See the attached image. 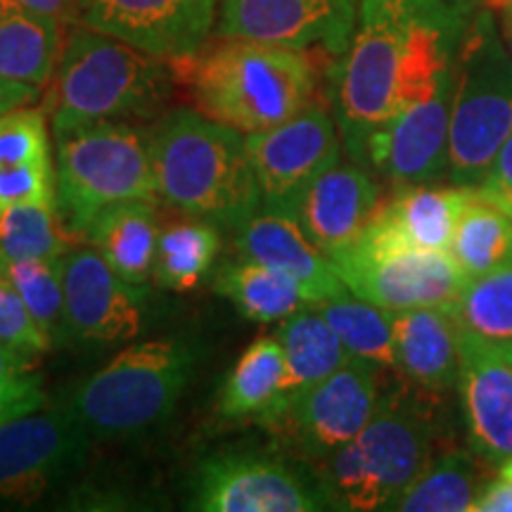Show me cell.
I'll list each match as a JSON object with an SVG mask.
<instances>
[{"instance_id": "obj_1", "label": "cell", "mask_w": 512, "mask_h": 512, "mask_svg": "<svg viewBox=\"0 0 512 512\" xmlns=\"http://www.w3.org/2000/svg\"><path fill=\"white\" fill-rule=\"evenodd\" d=\"M470 0H361L349 48L330 72L344 150L366 166L370 138L456 69Z\"/></svg>"}, {"instance_id": "obj_2", "label": "cell", "mask_w": 512, "mask_h": 512, "mask_svg": "<svg viewBox=\"0 0 512 512\" xmlns=\"http://www.w3.org/2000/svg\"><path fill=\"white\" fill-rule=\"evenodd\" d=\"M159 197L192 219L238 228L261 209L245 136L200 110L169 112L150 136Z\"/></svg>"}, {"instance_id": "obj_3", "label": "cell", "mask_w": 512, "mask_h": 512, "mask_svg": "<svg viewBox=\"0 0 512 512\" xmlns=\"http://www.w3.org/2000/svg\"><path fill=\"white\" fill-rule=\"evenodd\" d=\"M195 110L242 136L268 131L313 102L316 69L309 50L223 38L219 46L185 57Z\"/></svg>"}, {"instance_id": "obj_4", "label": "cell", "mask_w": 512, "mask_h": 512, "mask_svg": "<svg viewBox=\"0 0 512 512\" xmlns=\"http://www.w3.org/2000/svg\"><path fill=\"white\" fill-rule=\"evenodd\" d=\"M171 88L169 60L81 24L64 41L43 107L53 136H60L98 121L150 117L169 100Z\"/></svg>"}, {"instance_id": "obj_5", "label": "cell", "mask_w": 512, "mask_h": 512, "mask_svg": "<svg viewBox=\"0 0 512 512\" xmlns=\"http://www.w3.org/2000/svg\"><path fill=\"white\" fill-rule=\"evenodd\" d=\"M432 399L384 394L382 406L354 441L316 463V484L328 508L387 510L437 456L439 425Z\"/></svg>"}, {"instance_id": "obj_6", "label": "cell", "mask_w": 512, "mask_h": 512, "mask_svg": "<svg viewBox=\"0 0 512 512\" xmlns=\"http://www.w3.org/2000/svg\"><path fill=\"white\" fill-rule=\"evenodd\" d=\"M195 366L197 349L188 342L147 339L76 384L64 406L93 439L136 437L176 411Z\"/></svg>"}, {"instance_id": "obj_7", "label": "cell", "mask_w": 512, "mask_h": 512, "mask_svg": "<svg viewBox=\"0 0 512 512\" xmlns=\"http://www.w3.org/2000/svg\"><path fill=\"white\" fill-rule=\"evenodd\" d=\"M512 133V53L491 8H477L456 57L446 181L477 188Z\"/></svg>"}, {"instance_id": "obj_8", "label": "cell", "mask_w": 512, "mask_h": 512, "mask_svg": "<svg viewBox=\"0 0 512 512\" xmlns=\"http://www.w3.org/2000/svg\"><path fill=\"white\" fill-rule=\"evenodd\" d=\"M57 209L83 238L102 209L159 200L150 138L128 121H98L55 136Z\"/></svg>"}, {"instance_id": "obj_9", "label": "cell", "mask_w": 512, "mask_h": 512, "mask_svg": "<svg viewBox=\"0 0 512 512\" xmlns=\"http://www.w3.org/2000/svg\"><path fill=\"white\" fill-rule=\"evenodd\" d=\"M91 432L67 406L0 425V510H31L86 465Z\"/></svg>"}, {"instance_id": "obj_10", "label": "cell", "mask_w": 512, "mask_h": 512, "mask_svg": "<svg viewBox=\"0 0 512 512\" xmlns=\"http://www.w3.org/2000/svg\"><path fill=\"white\" fill-rule=\"evenodd\" d=\"M380 366L351 356L342 368L285 403L266 427L280 430L311 463L354 441L382 406Z\"/></svg>"}, {"instance_id": "obj_11", "label": "cell", "mask_w": 512, "mask_h": 512, "mask_svg": "<svg viewBox=\"0 0 512 512\" xmlns=\"http://www.w3.org/2000/svg\"><path fill=\"white\" fill-rule=\"evenodd\" d=\"M332 261L351 294L384 311L451 306L467 283L451 252L434 249H380L356 242Z\"/></svg>"}, {"instance_id": "obj_12", "label": "cell", "mask_w": 512, "mask_h": 512, "mask_svg": "<svg viewBox=\"0 0 512 512\" xmlns=\"http://www.w3.org/2000/svg\"><path fill=\"white\" fill-rule=\"evenodd\" d=\"M245 147L261 192V209L292 216L302 192L339 162L337 121L318 102L268 131L247 133Z\"/></svg>"}, {"instance_id": "obj_13", "label": "cell", "mask_w": 512, "mask_h": 512, "mask_svg": "<svg viewBox=\"0 0 512 512\" xmlns=\"http://www.w3.org/2000/svg\"><path fill=\"white\" fill-rule=\"evenodd\" d=\"M190 508L202 512L328 510L318 484L268 453L204 458L190 479Z\"/></svg>"}, {"instance_id": "obj_14", "label": "cell", "mask_w": 512, "mask_h": 512, "mask_svg": "<svg viewBox=\"0 0 512 512\" xmlns=\"http://www.w3.org/2000/svg\"><path fill=\"white\" fill-rule=\"evenodd\" d=\"M358 22L356 0H221V38L342 55Z\"/></svg>"}, {"instance_id": "obj_15", "label": "cell", "mask_w": 512, "mask_h": 512, "mask_svg": "<svg viewBox=\"0 0 512 512\" xmlns=\"http://www.w3.org/2000/svg\"><path fill=\"white\" fill-rule=\"evenodd\" d=\"M219 0H86L81 24L147 55L178 62L204 48Z\"/></svg>"}, {"instance_id": "obj_16", "label": "cell", "mask_w": 512, "mask_h": 512, "mask_svg": "<svg viewBox=\"0 0 512 512\" xmlns=\"http://www.w3.org/2000/svg\"><path fill=\"white\" fill-rule=\"evenodd\" d=\"M456 69L434 91L389 121L370 138L366 169H375L396 188L446 178L448 124Z\"/></svg>"}, {"instance_id": "obj_17", "label": "cell", "mask_w": 512, "mask_h": 512, "mask_svg": "<svg viewBox=\"0 0 512 512\" xmlns=\"http://www.w3.org/2000/svg\"><path fill=\"white\" fill-rule=\"evenodd\" d=\"M67 335L86 344L131 342L143 330L138 285L128 283L93 247L64 256Z\"/></svg>"}, {"instance_id": "obj_18", "label": "cell", "mask_w": 512, "mask_h": 512, "mask_svg": "<svg viewBox=\"0 0 512 512\" xmlns=\"http://www.w3.org/2000/svg\"><path fill=\"white\" fill-rule=\"evenodd\" d=\"M467 444L489 465L512 458V368L494 342L460 330L458 384Z\"/></svg>"}, {"instance_id": "obj_19", "label": "cell", "mask_w": 512, "mask_h": 512, "mask_svg": "<svg viewBox=\"0 0 512 512\" xmlns=\"http://www.w3.org/2000/svg\"><path fill=\"white\" fill-rule=\"evenodd\" d=\"M382 204V190L366 166L337 162L302 192L292 219L320 252L335 259L366 233Z\"/></svg>"}, {"instance_id": "obj_20", "label": "cell", "mask_w": 512, "mask_h": 512, "mask_svg": "<svg viewBox=\"0 0 512 512\" xmlns=\"http://www.w3.org/2000/svg\"><path fill=\"white\" fill-rule=\"evenodd\" d=\"M475 188L463 185H406L382 200L366 233L356 242L380 249H434L451 252L453 235ZM354 242V245H356Z\"/></svg>"}, {"instance_id": "obj_21", "label": "cell", "mask_w": 512, "mask_h": 512, "mask_svg": "<svg viewBox=\"0 0 512 512\" xmlns=\"http://www.w3.org/2000/svg\"><path fill=\"white\" fill-rule=\"evenodd\" d=\"M235 249L245 259L259 261L297 280L309 304L330 302L349 292L335 261L306 238L292 216L280 211L259 209L252 219L235 228Z\"/></svg>"}, {"instance_id": "obj_22", "label": "cell", "mask_w": 512, "mask_h": 512, "mask_svg": "<svg viewBox=\"0 0 512 512\" xmlns=\"http://www.w3.org/2000/svg\"><path fill=\"white\" fill-rule=\"evenodd\" d=\"M396 370L422 394L441 396L458 384L460 328L448 306L389 311Z\"/></svg>"}, {"instance_id": "obj_23", "label": "cell", "mask_w": 512, "mask_h": 512, "mask_svg": "<svg viewBox=\"0 0 512 512\" xmlns=\"http://www.w3.org/2000/svg\"><path fill=\"white\" fill-rule=\"evenodd\" d=\"M83 240L133 285H143L155 268L159 221L155 202L128 200L102 209L83 230Z\"/></svg>"}, {"instance_id": "obj_24", "label": "cell", "mask_w": 512, "mask_h": 512, "mask_svg": "<svg viewBox=\"0 0 512 512\" xmlns=\"http://www.w3.org/2000/svg\"><path fill=\"white\" fill-rule=\"evenodd\" d=\"M491 465L470 446L437 453L387 510L399 512H472L491 482Z\"/></svg>"}, {"instance_id": "obj_25", "label": "cell", "mask_w": 512, "mask_h": 512, "mask_svg": "<svg viewBox=\"0 0 512 512\" xmlns=\"http://www.w3.org/2000/svg\"><path fill=\"white\" fill-rule=\"evenodd\" d=\"M62 29L55 19L0 0V76L46 88L64 48Z\"/></svg>"}, {"instance_id": "obj_26", "label": "cell", "mask_w": 512, "mask_h": 512, "mask_svg": "<svg viewBox=\"0 0 512 512\" xmlns=\"http://www.w3.org/2000/svg\"><path fill=\"white\" fill-rule=\"evenodd\" d=\"M275 337L283 344L287 375L283 399H280L271 418L266 420V425L283 411L287 401L309 389L311 384L325 380L351 358L347 347L339 342L335 330L330 328L328 320L320 316V311L313 304L285 318Z\"/></svg>"}, {"instance_id": "obj_27", "label": "cell", "mask_w": 512, "mask_h": 512, "mask_svg": "<svg viewBox=\"0 0 512 512\" xmlns=\"http://www.w3.org/2000/svg\"><path fill=\"white\" fill-rule=\"evenodd\" d=\"M285 351L278 337H259L242 351L219 392V413L228 420L271 418L283 399Z\"/></svg>"}, {"instance_id": "obj_28", "label": "cell", "mask_w": 512, "mask_h": 512, "mask_svg": "<svg viewBox=\"0 0 512 512\" xmlns=\"http://www.w3.org/2000/svg\"><path fill=\"white\" fill-rule=\"evenodd\" d=\"M214 290L254 323H283L311 306L297 280L245 256L216 271Z\"/></svg>"}, {"instance_id": "obj_29", "label": "cell", "mask_w": 512, "mask_h": 512, "mask_svg": "<svg viewBox=\"0 0 512 512\" xmlns=\"http://www.w3.org/2000/svg\"><path fill=\"white\" fill-rule=\"evenodd\" d=\"M219 249L221 235L214 223L202 219L171 223L159 233L152 278L166 290H195L219 256Z\"/></svg>"}, {"instance_id": "obj_30", "label": "cell", "mask_w": 512, "mask_h": 512, "mask_svg": "<svg viewBox=\"0 0 512 512\" xmlns=\"http://www.w3.org/2000/svg\"><path fill=\"white\" fill-rule=\"evenodd\" d=\"M76 240L79 235L67 226L57 204H17L0 211V264L67 256Z\"/></svg>"}, {"instance_id": "obj_31", "label": "cell", "mask_w": 512, "mask_h": 512, "mask_svg": "<svg viewBox=\"0 0 512 512\" xmlns=\"http://www.w3.org/2000/svg\"><path fill=\"white\" fill-rule=\"evenodd\" d=\"M451 256L467 278H477L512 261V216L472 192L460 214Z\"/></svg>"}, {"instance_id": "obj_32", "label": "cell", "mask_w": 512, "mask_h": 512, "mask_svg": "<svg viewBox=\"0 0 512 512\" xmlns=\"http://www.w3.org/2000/svg\"><path fill=\"white\" fill-rule=\"evenodd\" d=\"M320 316L328 320L339 342L347 347L351 356L375 363L380 368L396 370L394 332L389 311L358 299L356 294H342L330 302L313 304Z\"/></svg>"}, {"instance_id": "obj_33", "label": "cell", "mask_w": 512, "mask_h": 512, "mask_svg": "<svg viewBox=\"0 0 512 512\" xmlns=\"http://www.w3.org/2000/svg\"><path fill=\"white\" fill-rule=\"evenodd\" d=\"M448 309L463 332L496 344L512 342V261L477 278H467Z\"/></svg>"}, {"instance_id": "obj_34", "label": "cell", "mask_w": 512, "mask_h": 512, "mask_svg": "<svg viewBox=\"0 0 512 512\" xmlns=\"http://www.w3.org/2000/svg\"><path fill=\"white\" fill-rule=\"evenodd\" d=\"M0 271L22 294L24 304L50 337L60 344L67 339V320H64V256L53 259H24L0 264Z\"/></svg>"}, {"instance_id": "obj_35", "label": "cell", "mask_w": 512, "mask_h": 512, "mask_svg": "<svg viewBox=\"0 0 512 512\" xmlns=\"http://www.w3.org/2000/svg\"><path fill=\"white\" fill-rule=\"evenodd\" d=\"M53 164L46 107L24 105L0 114V169Z\"/></svg>"}, {"instance_id": "obj_36", "label": "cell", "mask_w": 512, "mask_h": 512, "mask_svg": "<svg viewBox=\"0 0 512 512\" xmlns=\"http://www.w3.org/2000/svg\"><path fill=\"white\" fill-rule=\"evenodd\" d=\"M0 347L34 366L38 358L53 349L50 337L31 316L22 294L3 271H0Z\"/></svg>"}, {"instance_id": "obj_37", "label": "cell", "mask_w": 512, "mask_h": 512, "mask_svg": "<svg viewBox=\"0 0 512 512\" xmlns=\"http://www.w3.org/2000/svg\"><path fill=\"white\" fill-rule=\"evenodd\" d=\"M46 401L43 375L36 373L34 363L0 347V425L41 411Z\"/></svg>"}, {"instance_id": "obj_38", "label": "cell", "mask_w": 512, "mask_h": 512, "mask_svg": "<svg viewBox=\"0 0 512 512\" xmlns=\"http://www.w3.org/2000/svg\"><path fill=\"white\" fill-rule=\"evenodd\" d=\"M17 204H57L55 162L0 169V211Z\"/></svg>"}, {"instance_id": "obj_39", "label": "cell", "mask_w": 512, "mask_h": 512, "mask_svg": "<svg viewBox=\"0 0 512 512\" xmlns=\"http://www.w3.org/2000/svg\"><path fill=\"white\" fill-rule=\"evenodd\" d=\"M475 192L482 200L512 216V133L498 150L494 164L486 171L484 181L477 185Z\"/></svg>"}, {"instance_id": "obj_40", "label": "cell", "mask_w": 512, "mask_h": 512, "mask_svg": "<svg viewBox=\"0 0 512 512\" xmlns=\"http://www.w3.org/2000/svg\"><path fill=\"white\" fill-rule=\"evenodd\" d=\"M10 3L19 5V8L36 12V15L55 19L62 27L67 24L81 22L83 15V3L81 0H10Z\"/></svg>"}, {"instance_id": "obj_41", "label": "cell", "mask_w": 512, "mask_h": 512, "mask_svg": "<svg viewBox=\"0 0 512 512\" xmlns=\"http://www.w3.org/2000/svg\"><path fill=\"white\" fill-rule=\"evenodd\" d=\"M472 512H512V482L508 479H491L479 494Z\"/></svg>"}, {"instance_id": "obj_42", "label": "cell", "mask_w": 512, "mask_h": 512, "mask_svg": "<svg viewBox=\"0 0 512 512\" xmlns=\"http://www.w3.org/2000/svg\"><path fill=\"white\" fill-rule=\"evenodd\" d=\"M43 88L29 86V83L10 81L0 76V114L17 110V107L34 105V102L41 98Z\"/></svg>"}, {"instance_id": "obj_43", "label": "cell", "mask_w": 512, "mask_h": 512, "mask_svg": "<svg viewBox=\"0 0 512 512\" xmlns=\"http://www.w3.org/2000/svg\"><path fill=\"white\" fill-rule=\"evenodd\" d=\"M486 8H491V12L496 15L498 29H501V36L505 41V46L512 53V0H486Z\"/></svg>"}, {"instance_id": "obj_44", "label": "cell", "mask_w": 512, "mask_h": 512, "mask_svg": "<svg viewBox=\"0 0 512 512\" xmlns=\"http://www.w3.org/2000/svg\"><path fill=\"white\" fill-rule=\"evenodd\" d=\"M494 344H496V342H494ZM496 347H498V351H501L503 358L510 363V368H512V342H498Z\"/></svg>"}, {"instance_id": "obj_45", "label": "cell", "mask_w": 512, "mask_h": 512, "mask_svg": "<svg viewBox=\"0 0 512 512\" xmlns=\"http://www.w3.org/2000/svg\"><path fill=\"white\" fill-rule=\"evenodd\" d=\"M498 477L501 479H508V482H512V458L505 460V463L498 467Z\"/></svg>"}, {"instance_id": "obj_46", "label": "cell", "mask_w": 512, "mask_h": 512, "mask_svg": "<svg viewBox=\"0 0 512 512\" xmlns=\"http://www.w3.org/2000/svg\"><path fill=\"white\" fill-rule=\"evenodd\" d=\"M81 3H83V8H86V0H81Z\"/></svg>"}]
</instances>
